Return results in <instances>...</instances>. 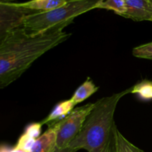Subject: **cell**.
Here are the masks:
<instances>
[{"label": "cell", "instance_id": "1", "mask_svg": "<svg viewBox=\"0 0 152 152\" xmlns=\"http://www.w3.org/2000/svg\"><path fill=\"white\" fill-rule=\"evenodd\" d=\"M71 36L63 30L30 35L22 27L9 33L0 40V88L16 81L40 56Z\"/></svg>", "mask_w": 152, "mask_h": 152}, {"label": "cell", "instance_id": "4", "mask_svg": "<svg viewBox=\"0 0 152 152\" xmlns=\"http://www.w3.org/2000/svg\"><path fill=\"white\" fill-rule=\"evenodd\" d=\"M94 107V103H88L74 108L68 116L56 122L57 126V148L68 147L79 134L85 121Z\"/></svg>", "mask_w": 152, "mask_h": 152}, {"label": "cell", "instance_id": "17", "mask_svg": "<svg viewBox=\"0 0 152 152\" xmlns=\"http://www.w3.org/2000/svg\"><path fill=\"white\" fill-rule=\"evenodd\" d=\"M115 126H114V129H115ZM114 132H113V134H112V137H111V142H110L109 152H119L118 148H117V142H116L115 136H114Z\"/></svg>", "mask_w": 152, "mask_h": 152}, {"label": "cell", "instance_id": "7", "mask_svg": "<svg viewBox=\"0 0 152 152\" xmlns=\"http://www.w3.org/2000/svg\"><path fill=\"white\" fill-rule=\"evenodd\" d=\"M48 125V129L35 140L31 152H54L57 149V126L56 123Z\"/></svg>", "mask_w": 152, "mask_h": 152}, {"label": "cell", "instance_id": "20", "mask_svg": "<svg viewBox=\"0 0 152 152\" xmlns=\"http://www.w3.org/2000/svg\"><path fill=\"white\" fill-rule=\"evenodd\" d=\"M150 1H151V4H152V0H150Z\"/></svg>", "mask_w": 152, "mask_h": 152}, {"label": "cell", "instance_id": "21", "mask_svg": "<svg viewBox=\"0 0 152 152\" xmlns=\"http://www.w3.org/2000/svg\"><path fill=\"white\" fill-rule=\"evenodd\" d=\"M151 14H152V8H151Z\"/></svg>", "mask_w": 152, "mask_h": 152}, {"label": "cell", "instance_id": "12", "mask_svg": "<svg viewBox=\"0 0 152 152\" xmlns=\"http://www.w3.org/2000/svg\"><path fill=\"white\" fill-rule=\"evenodd\" d=\"M114 136L119 152H143L129 142L118 130L117 126L114 129Z\"/></svg>", "mask_w": 152, "mask_h": 152}, {"label": "cell", "instance_id": "10", "mask_svg": "<svg viewBox=\"0 0 152 152\" xmlns=\"http://www.w3.org/2000/svg\"><path fill=\"white\" fill-rule=\"evenodd\" d=\"M67 0H31L19 2V5L28 10L35 12H47L58 8L67 3Z\"/></svg>", "mask_w": 152, "mask_h": 152}, {"label": "cell", "instance_id": "5", "mask_svg": "<svg viewBox=\"0 0 152 152\" xmlns=\"http://www.w3.org/2000/svg\"><path fill=\"white\" fill-rule=\"evenodd\" d=\"M35 12L19 5V2L7 0L0 1V40L9 33L21 28L25 17Z\"/></svg>", "mask_w": 152, "mask_h": 152}, {"label": "cell", "instance_id": "19", "mask_svg": "<svg viewBox=\"0 0 152 152\" xmlns=\"http://www.w3.org/2000/svg\"><path fill=\"white\" fill-rule=\"evenodd\" d=\"M67 1H72V0H67Z\"/></svg>", "mask_w": 152, "mask_h": 152}, {"label": "cell", "instance_id": "14", "mask_svg": "<svg viewBox=\"0 0 152 152\" xmlns=\"http://www.w3.org/2000/svg\"><path fill=\"white\" fill-rule=\"evenodd\" d=\"M98 8L113 10L117 14L123 16L126 11V1L125 0H105L99 4Z\"/></svg>", "mask_w": 152, "mask_h": 152}, {"label": "cell", "instance_id": "13", "mask_svg": "<svg viewBox=\"0 0 152 152\" xmlns=\"http://www.w3.org/2000/svg\"><path fill=\"white\" fill-rule=\"evenodd\" d=\"M132 94H137L144 100L152 99V82L144 80L133 86Z\"/></svg>", "mask_w": 152, "mask_h": 152}, {"label": "cell", "instance_id": "11", "mask_svg": "<svg viewBox=\"0 0 152 152\" xmlns=\"http://www.w3.org/2000/svg\"><path fill=\"white\" fill-rule=\"evenodd\" d=\"M98 88H99L94 83V82L90 78H87V80L76 90L71 99L77 105V104L83 102L86 99L92 96L94 94L96 93L98 91Z\"/></svg>", "mask_w": 152, "mask_h": 152}, {"label": "cell", "instance_id": "9", "mask_svg": "<svg viewBox=\"0 0 152 152\" xmlns=\"http://www.w3.org/2000/svg\"><path fill=\"white\" fill-rule=\"evenodd\" d=\"M75 106L76 105L71 99L59 102L53 108L51 112L48 115V117H45L40 123L43 126L45 124H50V123L59 121L68 116L74 109Z\"/></svg>", "mask_w": 152, "mask_h": 152}, {"label": "cell", "instance_id": "3", "mask_svg": "<svg viewBox=\"0 0 152 152\" xmlns=\"http://www.w3.org/2000/svg\"><path fill=\"white\" fill-rule=\"evenodd\" d=\"M104 0H72L47 12H37L25 17L22 28L27 34L37 35L52 30H63L77 16L98 8Z\"/></svg>", "mask_w": 152, "mask_h": 152}, {"label": "cell", "instance_id": "2", "mask_svg": "<svg viewBox=\"0 0 152 152\" xmlns=\"http://www.w3.org/2000/svg\"><path fill=\"white\" fill-rule=\"evenodd\" d=\"M133 86L94 102V107L88 116L81 132L68 145L88 152H109L114 132V114L120 99L132 92Z\"/></svg>", "mask_w": 152, "mask_h": 152}, {"label": "cell", "instance_id": "15", "mask_svg": "<svg viewBox=\"0 0 152 152\" xmlns=\"http://www.w3.org/2000/svg\"><path fill=\"white\" fill-rule=\"evenodd\" d=\"M132 54L137 58L152 59V42L135 47L132 50Z\"/></svg>", "mask_w": 152, "mask_h": 152}, {"label": "cell", "instance_id": "6", "mask_svg": "<svg viewBox=\"0 0 152 152\" xmlns=\"http://www.w3.org/2000/svg\"><path fill=\"white\" fill-rule=\"evenodd\" d=\"M126 11L123 17L134 21H151L152 4L150 0H125Z\"/></svg>", "mask_w": 152, "mask_h": 152}, {"label": "cell", "instance_id": "16", "mask_svg": "<svg viewBox=\"0 0 152 152\" xmlns=\"http://www.w3.org/2000/svg\"><path fill=\"white\" fill-rule=\"evenodd\" d=\"M0 152H31L28 150L23 149V148H21L19 147L15 146L13 148H7L5 146H1V151Z\"/></svg>", "mask_w": 152, "mask_h": 152}, {"label": "cell", "instance_id": "18", "mask_svg": "<svg viewBox=\"0 0 152 152\" xmlns=\"http://www.w3.org/2000/svg\"><path fill=\"white\" fill-rule=\"evenodd\" d=\"M77 150L68 146L63 148H57L54 152H77Z\"/></svg>", "mask_w": 152, "mask_h": 152}, {"label": "cell", "instance_id": "8", "mask_svg": "<svg viewBox=\"0 0 152 152\" xmlns=\"http://www.w3.org/2000/svg\"><path fill=\"white\" fill-rule=\"evenodd\" d=\"M42 125L41 123H35L27 126L25 132L19 138L16 146L31 151L36 140L41 135Z\"/></svg>", "mask_w": 152, "mask_h": 152}]
</instances>
